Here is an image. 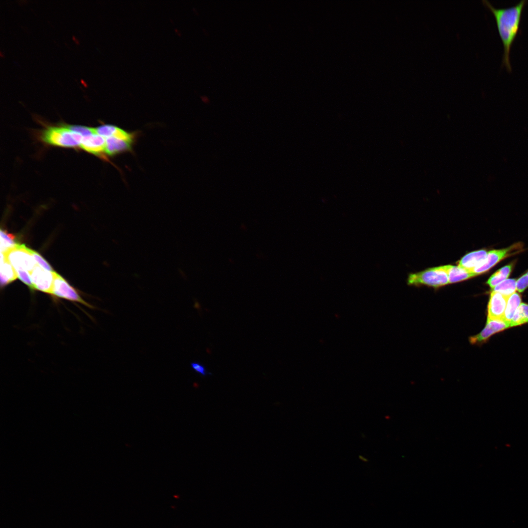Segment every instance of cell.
<instances>
[{
	"label": "cell",
	"instance_id": "1",
	"mask_svg": "<svg viewBox=\"0 0 528 528\" xmlns=\"http://www.w3.org/2000/svg\"><path fill=\"white\" fill-rule=\"evenodd\" d=\"M482 2L490 10L495 17L498 32L504 46L502 65L505 66L508 71H511L509 57L510 49L520 31L522 11L528 0H522L514 6L503 8H495L487 0H483Z\"/></svg>",
	"mask_w": 528,
	"mask_h": 528
},
{
	"label": "cell",
	"instance_id": "2",
	"mask_svg": "<svg viewBox=\"0 0 528 528\" xmlns=\"http://www.w3.org/2000/svg\"><path fill=\"white\" fill-rule=\"evenodd\" d=\"M41 137L46 143L64 147L80 146L83 137L66 125L47 127L43 131Z\"/></svg>",
	"mask_w": 528,
	"mask_h": 528
},
{
	"label": "cell",
	"instance_id": "3",
	"mask_svg": "<svg viewBox=\"0 0 528 528\" xmlns=\"http://www.w3.org/2000/svg\"><path fill=\"white\" fill-rule=\"evenodd\" d=\"M410 285H425L437 288L449 284L447 274L443 266L433 267L420 272L411 274L408 278Z\"/></svg>",
	"mask_w": 528,
	"mask_h": 528
},
{
	"label": "cell",
	"instance_id": "4",
	"mask_svg": "<svg viewBox=\"0 0 528 528\" xmlns=\"http://www.w3.org/2000/svg\"><path fill=\"white\" fill-rule=\"evenodd\" d=\"M31 250V249L24 244L18 243L14 247L3 253L5 254L15 271H25L29 273L37 264Z\"/></svg>",
	"mask_w": 528,
	"mask_h": 528
},
{
	"label": "cell",
	"instance_id": "5",
	"mask_svg": "<svg viewBox=\"0 0 528 528\" xmlns=\"http://www.w3.org/2000/svg\"><path fill=\"white\" fill-rule=\"evenodd\" d=\"M50 295L54 299H64L71 302L81 304L90 308H94L93 306L84 300L78 291L55 271L52 288Z\"/></svg>",
	"mask_w": 528,
	"mask_h": 528
},
{
	"label": "cell",
	"instance_id": "6",
	"mask_svg": "<svg viewBox=\"0 0 528 528\" xmlns=\"http://www.w3.org/2000/svg\"><path fill=\"white\" fill-rule=\"evenodd\" d=\"M522 245L521 243H515L510 246L498 250H492L487 252L485 259L472 271L476 275L483 274L495 266L503 259L520 251Z\"/></svg>",
	"mask_w": 528,
	"mask_h": 528
},
{
	"label": "cell",
	"instance_id": "7",
	"mask_svg": "<svg viewBox=\"0 0 528 528\" xmlns=\"http://www.w3.org/2000/svg\"><path fill=\"white\" fill-rule=\"evenodd\" d=\"M54 272L46 270L36 264L29 273L34 290L50 294L54 280Z\"/></svg>",
	"mask_w": 528,
	"mask_h": 528
},
{
	"label": "cell",
	"instance_id": "8",
	"mask_svg": "<svg viewBox=\"0 0 528 528\" xmlns=\"http://www.w3.org/2000/svg\"><path fill=\"white\" fill-rule=\"evenodd\" d=\"M508 298L499 292L492 291L487 307V318L504 320Z\"/></svg>",
	"mask_w": 528,
	"mask_h": 528
},
{
	"label": "cell",
	"instance_id": "9",
	"mask_svg": "<svg viewBox=\"0 0 528 528\" xmlns=\"http://www.w3.org/2000/svg\"><path fill=\"white\" fill-rule=\"evenodd\" d=\"M510 327V324L501 320L487 318L485 328L478 334L469 338L472 344H480L484 342L494 333Z\"/></svg>",
	"mask_w": 528,
	"mask_h": 528
},
{
	"label": "cell",
	"instance_id": "10",
	"mask_svg": "<svg viewBox=\"0 0 528 528\" xmlns=\"http://www.w3.org/2000/svg\"><path fill=\"white\" fill-rule=\"evenodd\" d=\"M106 138L96 133L83 137L80 147L86 151L96 155L105 153Z\"/></svg>",
	"mask_w": 528,
	"mask_h": 528
},
{
	"label": "cell",
	"instance_id": "11",
	"mask_svg": "<svg viewBox=\"0 0 528 528\" xmlns=\"http://www.w3.org/2000/svg\"><path fill=\"white\" fill-rule=\"evenodd\" d=\"M96 134L105 138L115 137L122 139L133 141L134 135L124 130L111 125H103L94 128Z\"/></svg>",
	"mask_w": 528,
	"mask_h": 528
},
{
	"label": "cell",
	"instance_id": "12",
	"mask_svg": "<svg viewBox=\"0 0 528 528\" xmlns=\"http://www.w3.org/2000/svg\"><path fill=\"white\" fill-rule=\"evenodd\" d=\"M487 252L483 249L470 252L459 261L458 265L472 272L485 259Z\"/></svg>",
	"mask_w": 528,
	"mask_h": 528
},
{
	"label": "cell",
	"instance_id": "13",
	"mask_svg": "<svg viewBox=\"0 0 528 528\" xmlns=\"http://www.w3.org/2000/svg\"><path fill=\"white\" fill-rule=\"evenodd\" d=\"M105 154L113 155L118 153L129 151L133 141L127 140L115 137L106 138Z\"/></svg>",
	"mask_w": 528,
	"mask_h": 528
},
{
	"label": "cell",
	"instance_id": "14",
	"mask_svg": "<svg viewBox=\"0 0 528 528\" xmlns=\"http://www.w3.org/2000/svg\"><path fill=\"white\" fill-rule=\"evenodd\" d=\"M0 275L1 287L13 282L18 277L15 269L3 253H0Z\"/></svg>",
	"mask_w": 528,
	"mask_h": 528
},
{
	"label": "cell",
	"instance_id": "15",
	"mask_svg": "<svg viewBox=\"0 0 528 528\" xmlns=\"http://www.w3.org/2000/svg\"><path fill=\"white\" fill-rule=\"evenodd\" d=\"M443 267L447 274L449 284L461 282L477 276L458 265H446Z\"/></svg>",
	"mask_w": 528,
	"mask_h": 528
},
{
	"label": "cell",
	"instance_id": "16",
	"mask_svg": "<svg viewBox=\"0 0 528 528\" xmlns=\"http://www.w3.org/2000/svg\"><path fill=\"white\" fill-rule=\"evenodd\" d=\"M521 296L517 292H515L508 297L504 315V320L505 321L510 324L515 313L521 304Z\"/></svg>",
	"mask_w": 528,
	"mask_h": 528
},
{
	"label": "cell",
	"instance_id": "17",
	"mask_svg": "<svg viewBox=\"0 0 528 528\" xmlns=\"http://www.w3.org/2000/svg\"><path fill=\"white\" fill-rule=\"evenodd\" d=\"M513 264H507L493 274L487 280V284L492 289L500 283L507 279L511 272Z\"/></svg>",
	"mask_w": 528,
	"mask_h": 528
},
{
	"label": "cell",
	"instance_id": "18",
	"mask_svg": "<svg viewBox=\"0 0 528 528\" xmlns=\"http://www.w3.org/2000/svg\"><path fill=\"white\" fill-rule=\"evenodd\" d=\"M516 279H507L492 288V291L499 292L509 297L516 292Z\"/></svg>",
	"mask_w": 528,
	"mask_h": 528
},
{
	"label": "cell",
	"instance_id": "19",
	"mask_svg": "<svg viewBox=\"0 0 528 528\" xmlns=\"http://www.w3.org/2000/svg\"><path fill=\"white\" fill-rule=\"evenodd\" d=\"M528 322V304L521 303L510 322V327L521 325Z\"/></svg>",
	"mask_w": 528,
	"mask_h": 528
},
{
	"label": "cell",
	"instance_id": "20",
	"mask_svg": "<svg viewBox=\"0 0 528 528\" xmlns=\"http://www.w3.org/2000/svg\"><path fill=\"white\" fill-rule=\"evenodd\" d=\"M15 237L7 231L0 230V251L5 253L14 247L18 243L15 241Z\"/></svg>",
	"mask_w": 528,
	"mask_h": 528
},
{
	"label": "cell",
	"instance_id": "21",
	"mask_svg": "<svg viewBox=\"0 0 528 528\" xmlns=\"http://www.w3.org/2000/svg\"><path fill=\"white\" fill-rule=\"evenodd\" d=\"M67 126L71 131L80 134L83 137L96 133L93 128L78 125H67Z\"/></svg>",
	"mask_w": 528,
	"mask_h": 528
},
{
	"label": "cell",
	"instance_id": "22",
	"mask_svg": "<svg viewBox=\"0 0 528 528\" xmlns=\"http://www.w3.org/2000/svg\"><path fill=\"white\" fill-rule=\"evenodd\" d=\"M31 253H32V255H33V257H34V259H35V261L36 262L38 265H39L42 268H43V269H45L46 270L51 271V272L54 271L53 269H52V268L51 267L50 265L47 263V262H46L45 260V259L40 254H39L36 251H35L34 250H33L32 249H31Z\"/></svg>",
	"mask_w": 528,
	"mask_h": 528
},
{
	"label": "cell",
	"instance_id": "23",
	"mask_svg": "<svg viewBox=\"0 0 528 528\" xmlns=\"http://www.w3.org/2000/svg\"><path fill=\"white\" fill-rule=\"evenodd\" d=\"M528 287V271L521 276L516 281L517 290L523 292Z\"/></svg>",
	"mask_w": 528,
	"mask_h": 528
},
{
	"label": "cell",
	"instance_id": "24",
	"mask_svg": "<svg viewBox=\"0 0 528 528\" xmlns=\"http://www.w3.org/2000/svg\"><path fill=\"white\" fill-rule=\"evenodd\" d=\"M191 367L192 369L195 371L197 373L202 375L206 376L209 373L208 372L205 367L202 364L197 362H193L191 363Z\"/></svg>",
	"mask_w": 528,
	"mask_h": 528
},
{
	"label": "cell",
	"instance_id": "25",
	"mask_svg": "<svg viewBox=\"0 0 528 528\" xmlns=\"http://www.w3.org/2000/svg\"><path fill=\"white\" fill-rule=\"evenodd\" d=\"M80 82L84 86V87L85 88H87L88 87V85L87 83L83 79H81Z\"/></svg>",
	"mask_w": 528,
	"mask_h": 528
},
{
	"label": "cell",
	"instance_id": "26",
	"mask_svg": "<svg viewBox=\"0 0 528 528\" xmlns=\"http://www.w3.org/2000/svg\"><path fill=\"white\" fill-rule=\"evenodd\" d=\"M72 40H73V41H74V42H75V43H76V44H79V40H78V39H77L76 38V37H75L74 36H72Z\"/></svg>",
	"mask_w": 528,
	"mask_h": 528
},
{
	"label": "cell",
	"instance_id": "27",
	"mask_svg": "<svg viewBox=\"0 0 528 528\" xmlns=\"http://www.w3.org/2000/svg\"><path fill=\"white\" fill-rule=\"evenodd\" d=\"M0 56L2 58L4 57V56L3 55V54L2 53V52L1 51H0Z\"/></svg>",
	"mask_w": 528,
	"mask_h": 528
}]
</instances>
